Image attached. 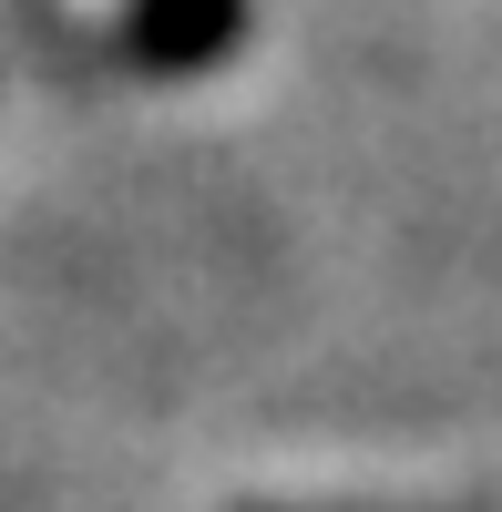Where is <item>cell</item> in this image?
<instances>
[{
  "label": "cell",
  "mask_w": 502,
  "mask_h": 512,
  "mask_svg": "<svg viewBox=\"0 0 502 512\" xmlns=\"http://www.w3.org/2000/svg\"><path fill=\"white\" fill-rule=\"evenodd\" d=\"M246 41V0H123V52L144 72H216Z\"/></svg>",
  "instance_id": "obj_1"
}]
</instances>
